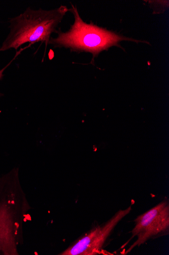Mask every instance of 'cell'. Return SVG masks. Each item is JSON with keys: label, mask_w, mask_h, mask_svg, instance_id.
Here are the masks:
<instances>
[{"label": "cell", "mask_w": 169, "mask_h": 255, "mask_svg": "<svg viewBox=\"0 0 169 255\" xmlns=\"http://www.w3.org/2000/svg\"><path fill=\"white\" fill-rule=\"evenodd\" d=\"M68 11L66 6L51 10L28 8L25 12L9 20L10 31L0 51L11 49L17 51L26 43L32 45L41 41L45 42L47 45L52 33L56 31Z\"/></svg>", "instance_id": "obj_1"}, {"label": "cell", "mask_w": 169, "mask_h": 255, "mask_svg": "<svg viewBox=\"0 0 169 255\" xmlns=\"http://www.w3.org/2000/svg\"><path fill=\"white\" fill-rule=\"evenodd\" d=\"M70 11L75 16L74 24L67 32H59L58 36L51 38L48 44L69 48L73 51L90 52L95 57L111 46L118 45L120 41H134L92 24H86L80 16L77 8L73 6Z\"/></svg>", "instance_id": "obj_2"}, {"label": "cell", "mask_w": 169, "mask_h": 255, "mask_svg": "<svg viewBox=\"0 0 169 255\" xmlns=\"http://www.w3.org/2000/svg\"><path fill=\"white\" fill-rule=\"evenodd\" d=\"M16 173L0 176V255H18L20 223Z\"/></svg>", "instance_id": "obj_3"}, {"label": "cell", "mask_w": 169, "mask_h": 255, "mask_svg": "<svg viewBox=\"0 0 169 255\" xmlns=\"http://www.w3.org/2000/svg\"><path fill=\"white\" fill-rule=\"evenodd\" d=\"M135 226L132 231V237L130 241L136 237L137 240L125 253V255L134 248L140 246L169 228V205L168 202H161L146 213L138 216L135 220Z\"/></svg>", "instance_id": "obj_4"}, {"label": "cell", "mask_w": 169, "mask_h": 255, "mask_svg": "<svg viewBox=\"0 0 169 255\" xmlns=\"http://www.w3.org/2000/svg\"><path fill=\"white\" fill-rule=\"evenodd\" d=\"M131 210V206L125 210H119L105 225L91 230L89 234L59 255H96L103 254V247L112 231Z\"/></svg>", "instance_id": "obj_5"}, {"label": "cell", "mask_w": 169, "mask_h": 255, "mask_svg": "<svg viewBox=\"0 0 169 255\" xmlns=\"http://www.w3.org/2000/svg\"><path fill=\"white\" fill-rule=\"evenodd\" d=\"M22 50H21L20 51H19V52H17V54H16L15 56L14 57V58H13V60H11V61L10 62H9V63L8 64H7L4 68H3V69H1V70H0V80H2V78H3L4 77V75H3V73L5 71V69L8 67V66H9L11 63L14 60V59L16 58V57H17V56H18V55H19L21 52ZM2 95L1 94V93H0V96H1Z\"/></svg>", "instance_id": "obj_6"}]
</instances>
